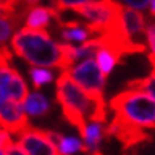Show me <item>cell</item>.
<instances>
[{"label":"cell","mask_w":155,"mask_h":155,"mask_svg":"<svg viewBox=\"0 0 155 155\" xmlns=\"http://www.w3.org/2000/svg\"><path fill=\"white\" fill-rule=\"evenodd\" d=\"M11 49L37 68L55 67L60 71H68L74 65L76 48L55 43L46 30H19L11 38Z\"/></svg>","instance_id":"6da1fadb"},{"label":"cell","mask_w":155,"mask_h":155,"mask_svg":"<svg viewBox=\"0 0 155 155\" xmlns=\"http://www.w3.org/2000/svg\"><path fill=\"white\" fill-rule=\"evenodd\" d=\"M55 97L60 103V108L63 112L65 120L76 127L79 133L86 127V119L92 124H104L106 122V103L98 98H92L87 92L78 86V84L70 78L68 71H62L57 79V87H55Z\"/></svg>","instance_id":"7a4b0ae2"},{"label":"cell","mask_w":155,"mask_h":155,"mask_svg":"<svg viewBox=\"0 0 155 155\" xmlns=\"http://www.w3.org/2000/svg\"><path fill=\"white\" fill-rule=\"evenodd\" d=\"M109 108L114 111V117L139 130L150 131L155 127V100L146 92L122 90L111 98Z\"/></svg>","instance_id":"3957f363"},{"label":"cell","mask_w":155,"mask_h":155,"mask_svg":"<svg viewBox=\"0 0 155 155\" xmlns=\"http://www.w3.org/2000/svg\"><path fill=\"white\" fill-rule=\"evenodd\" d=\"M70 78L79 86L84 92H87L92 98L103 100L104 86H106V78L98 70L94 59H86L79 65L68 70Z\"/></svg>","instance_id":"277c9868"},{"label":"cell","mask_w":155,"mask_h":155,"mask_svg":"<svg viewBox=\"0 0 155 155\" xmlns=\"http://www.w3.org/2000/svg\"><path fill=\"white\" fill-rule=\"evenodd\" d=\"M15 144L25 155H60L48 130H40L32 125L19 133Z\"/></svg>","instance_id":"5b68a950"},{"label":"cell","mask_w":155,"mask_h":155,"mask_svg":"<svg viewBox=\"0 0 155 155\" xmlns=\"http://www.w3.org/2000/svg\"><path fill=\"white\" fill-rule=\"evenodd\" d=\"M29 125V119L19 104L8 100H0V127L3 130L18 136Z\"/></svg>","instance_id":"8992f818"},{"label":"cell","mask_w":155,"mask_h":155,"mask_svg":"<svg viewBox=\"0 0 155 155\" xmlns=\"http://www.w3.org/2000/svg\"><path fill=\"white\" fill-rule=\"evenodd\" d=\"M104 136H116L125 147H131V146L143 143V141L150 139L149 131H144L133 125H128L117 117L112 119V122L108 127H104Z\"/></svg>","instance_id":"52a82bcc"},{"label":"cell","mask_w":155,"mask_h":155,"mask_svg":"<svg viewBox=\"0 0 155 155\" xmlns=\"http://www.w3.org/2000/svg\"><path fill=\"white\" fill-rule=\"evenodd\" d=\"M122 25L124 32L128 40L135 45H144V33H146V18L143 13L131 8H122Z\"/></svg>","instance_id":"ba28073f"},{"label":"cell","mask_w":155,"mask_h":155,"mask_svg":"<svg viewBox=\"0 0 155 155\" xmlns=\"http://www.w3.org/2000/svg\"><path fill=\"white\" fill-rule=\"evenodd\" d=\"M59 27H62L60 35L65 45L71 43H79L84 45L86 41L92 38V32H90L89 25L86 22H79V21H62L57 19Z\"/></svg>","instance_id":"9c48e42d"},{"label":"cell","mask_w":155,"mask_h":155,"mask_svg":"<svg viewBox=\"0 0 155 155\" xmlns=\"http://www.w3.org/2000/svg\"><path fill=\"white\" fill-rule=\"evenodd\" d=\"M51 19H60L59 11L52 6H33L27 10V19H25V27L29 30H46Z\"/></svg>","instance_id":"30bf717a"},{"label":"cell","mask_w":155,"mask_h":155,"mask_svg":"<svg viewBox=\"0 0 155 155\" xmlns=\"http://www.w3.org/2000/svg\"><path fill=\"white\" fill-rule=\"evenodd\" d=\"M81 136L84 141V152L86 153H94L98 152V147H100V143L104 136V127L101 124H86L84 130L81 131Z\"/></svg>","instance_id":"8fae6325"},{"label":"cell","mask_w":155,"mask_h":155,"mask_svg":"<svg viewBox=\"0 0 155 155\" xmlns=\"http://www.w3.org/2000/svg\"><path fill=\"white\" fill-rule=\"evenodd\" d=\"M22 111L27 117H38V116H45L51 111V104L49 100L40 92H33L30 95H27L25 101L22 103Z\"/></svg>","instance_id":"7c38bea8"},{"label":"cell","mask_w":155,"mask_h":155,"mask_svg":"<svg viewBox=\"0 0 155 155\" xmlns=\"http://www.w3.org/2000/svg\"><path fill=\"white\" fill-rule=\"evenodd\" d=\"M49 138L52 139V143L57 146V150L60 155H74L76 152L82 150L84 152V146L82 143L78 138L74 136H63L60 133H55V131H49Z\"/></svg>","instance_id":"4fadbf2b"},{"label":"cell","mask_w":155,"mask_h":155,"mask_svg":"<svg viewBox=\"0 0 155 155\" xmlns=\"http://www.w3.org/2000/svg\"><path fill=\"white\" fill-rule=\"evenodd\" d=\"M22 15H25V8H24V6H22V10L16 11L13 16L0 19V48H3L6 41L11 40L13 33H15V29L18 27V24L21 22V19H22Z\"/></svg>","instance_id":"5bb4252c"},{"label":"cell","mask_w":155,"mask_h":155,"mask_svg":"<svg viewBox=\"0 0 155 155\" xmlns=\"http://www.w3.org/2000/svg\"><path fill=\"white\" fill-rule=\"evenodd\" d=\"M95 63H97V67L98 70L101 71V74L104 78H108L109 73L114 70V67L117 65V62H119V57L116 54H112L111 51H108V49H104V48H100L98 51L95 52Z\"/></svg>","instance_id":"9a60e30c"},{"label":"cell","mask_w":155,"mask_h":155,"mask_svg":"<svg viewBox=\"0 0 155 155\" xmlns=\"http://www.w3.org/2000/svg\"><path fill=\"white\" fill-rule=\"evenodd\" d=\"M153 84H155V76L153 71L146 76V78H139V79H133L125 84V90H135V92H146L150 97H153Z\"/></svg>","instance_id":"2e32d148"},{"label":"cell","mask_w":155,"mask_h":155,"mask_svg":"<svg viewBox=\"0 0 155 155\" xmlns=\"http://www.w3.org/2000/svg\"><path fill=\"white\" fill-rule=\"evenodd\" d=\"M29 74L32 78V82H33V87L35 90H40L43 86L46 84H51L54 79V74L46 68H37V67H30L29 70Z\"/></svg>","instance_id":"e0dca14e"},{"label":"cell","mask_w":155,"mask_h":155,"mask_svg":"<svg viewBox=\"0 0 155 155\" xmlns=\"http://www.w3.org/2000/svg\"><path fill=\"white\" fill-rule=\"evenodd\" d=\"M144 38L147 41L146 48H147V54H149V62L153 65V54H155V27H153V22L146 25Z\"/></svg>","instance_id":"ac0fdd59"},{"label":"cell","mask_w":155,"mask_h":155,"mask_svg":"<svg viewBox=\"0 0 155 155\" xmlns=\"http://www.w3.org/2000/svg\"><path fill=\"white\" fill-rule=\"evenodd\" d=\"M116 2L117 5H127V8H131V10H136V11H144V10H149L150 3H153V0H112Z\"/></svg>","instance_id":"d6986e66"},{"label":"cell","mask_w":155,"mask_h":155,"mask_svg":"<svg viewBox=\"0 0 155 155\" xmlns=\"http://www.w3.org/2000/svg\"><path fill=\"white\" fill-rule=\"evenodd\" d=\"M94 0H55V6H57V11H65V10H76L79 6H84Z\"/></svg>","instance_id":"ffe728a7"},{"label":"cell","mask_w":155,"mask_h":155,"mask_svg":"<svg viewBox=\"0 0 155 155\" xmlns=\"http://www.w3.org/2000/svg\"><path fill=\"white\" fill-rule=\"evenodd\" d=\"M13 144V139H11V135L6 130H3L2 127H0V150H6L8 147Z\"/></svg>","instance_id":"44dd1931"},{"label":"cell","mask_w":155,"mask_h":155,"mask_svg":"<svg viewBox=\"0 0 155 155\" xmlns=\"http://www.w3.org/2000/svg\"><path fill=\"white\" fill-rule=\"evenodd\" d=\"M5 155H25V153H24L22 150H21L15 143H13V144L8 147V149L5 150Z\"/></svg>","instance_id":"7402d4cb"},{"label":"cell","mask_w":155,"mask_h":155,"mask_svg":"<svg viewBox=\"0 0 155 155\" xmlns=\"http://www.w3.org/2000/svg\"><path fill=\"white\" fill-rule=\"evenodd\" d=\"M21 2H22V0H0V5L6 6V8L16 10V8H18V5H21Z\"/></svg>","instance_id":"603a6c76"},{"label":"cell","mask_w":155,"mask_h":155,"mask_svg":"<svg viewBox=\"0 0 155 155\" xmlns=\"http://www.w3.org/2000/svg\"><path fill=\"white\" fill-rule=\"evenodd\" d=\"M40 2H41V0H22V6H24L25 10H29V8H33V6H38ZM49 2L55 3L54 0H49Z\"/></svg>","instance_id":"cb8c5ba5"},{"label":"cell","mask_w":155,"mask_h":155,"mask_svg":"<svg viewBox=\"0 0 155 155\" xmlns=\"http://www.w3.org/2000/svg\"><path fill=\"white\" fill-rule=\"evenodd\" d=\"M0 155H5V152H3V150H0Z\"/></svg>","instance_id":"d4e9b609"}]
</instances>
